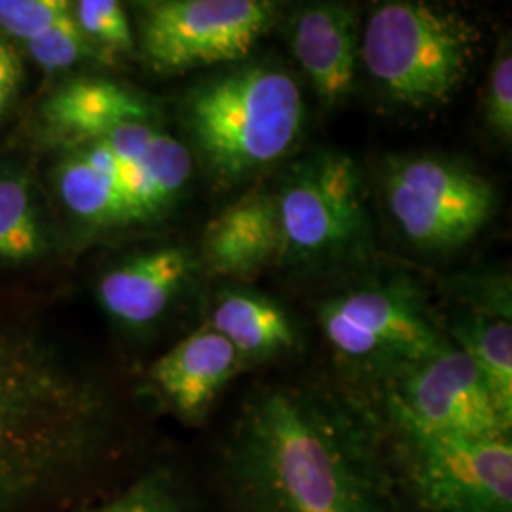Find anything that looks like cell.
Masks as SVG:
<instances>
[{"label": "cell", "instance_id": "3957f363", "mask_svg": "<svg viewBox=\"0 0 512 512\" xmlns=\"http://www.w3.org/2000/svg\"><path fill=\"white\" fill-rule=\"evenodd\" d=\"M192 152L154 122H133L67 148L54 171L63 207L93 230L165 217L192 177Z\"/></svg>", "mask_w": 512, "mask_h": 512}, {"label": "cell", "instance_id": "44dd1931", "mask_svg": "<svg viewBox=\"0 0 512 512\" xmlns=\"http://www.w3.org/2000/svg\"><path fill=\"white\" fill-rule=\"evenodd\" d=\"M27 54L46 73L71 69L93 54V48L74 19L73 10L57 19L50 29L25 44Z\"/></svg>", "mask_w": 512, "mask_h": 512}, {"label": "cell", "instance_id": "cb8c5ba5", "mask_svg": "<svg viewBox=\"0 0 512 512\" xmlns=\"http://www.w3.org/2000/svg\"><path fill=\"white\" fill-rule=\"evenodd\" d=\"M71 10L73 4L67 0H0L2 37L27 44Z\"/></svg>", "mask_w": 512, "mask_h": 512}, {"label": "cell", "instance_id": "ffe728a7", "mask_svg": "<svg viewBox=\"0 0 512 512\" xmlns=\"http://www.w3.org/2000/svg\"><path fill=\"white\" fill-rule=\"evenodd\" d=\"M73 14L90 46L105 52H129L135 44L128 12L116 0H80Z\"/></svg>", "mask_w": 512, "mask_h": 512}, {"label": "cell", "instance_id": "ac0fdd59", "mask_svg": "<svg viewBox=\"0 0 512 512\" xmlns=\"http://www.w3.org/2000/svg\"><path fill=\"white\" fill-rule=\"evenodd\" d=\"M52 245V226L31 177L16 165H0V264H33Z\"/></svg>", "mask_w": 512, "mask_h": 512}, {"label": "cell", "instance_id": "8fae6325", "mask_svg": "<svg viewBox=\"0 0 512 512\" xmlns=\"http://www.w3.org/2000/svg\"><path fill=\"white\" fill-rule=\"evenodd\" d=\"M410 476L433 512H512L511 435L406 439Z\"/></svg>", "mask_w": 512, "mask_h": 512}, {"label": "cell", "instance_id": "2e32d148", "mask_svg": "<svg viewBox=\"0 0 512 512\" xmlns=\"http://www.w3.org/2000/svg\"><path fill=\"white\" fill-rule=\"evenodd\" d=\"M241 368L232 344L205 325L162 355L148 378L175 414L184 420H202Z\"/></svg>", "mask_w": 512, "mask_h": 512}, {"label": "cell", "instance_id": "5bb4252c", "mask_svg": "<svg viewBox=\"0 0 512 512\" xmlns=\"http://www.w3.org/2000/svg\"><path fill=\"white\" fill-rule=\"evenodd\" d=\"M283 253L275 192L256 186L205 226L202 258L213 274L251 279Z\"/></svg>", "mask_w": 512, "mask_h": 512}, {"label": "cell", "instance_id": "277c9868", "mask_svg": "<svg viewBox=\"0 0 512 512\" xmlns=\"http://www.w3.org/2000/svg\"><path fill=\"white\" fill-rule=\"evenodd\" d=\"M183 120L213 179L245 183L293 150L304 126V95L285 67L245 63L186 93Z\"/></svg>", "mask_w": 512, "mask_h": 512}, {"label": "cell", "instance_id": "e0dca14e", "mask_svg": "<svg viewBox=\"0 0 512 512\" xmlns=\"http://www.w3.org/2000/svg\"><path fill=\"white\" fill-rule=\"evenodd\" d=\"M209 327L232 344L243 366L277 357L296 344L289 311L268 296L247 291L220 294Z\"/></svg>", "mask_w": 512, "mask_h": 512}, {"label": "cell", "instance_id": "4fadbf2b", "mask_svg": "<svg viewBox=\"0 0 512 512\" xmlns=\"http://www.w3.org/2000/svg\"><path fill=\"white\" fill-rule=\"evenodd\" d=\"M196 270L198 260L188 247H154L124 258L101 275L97 298L120 327L147 329L164 317Z\"/></svg>", "mask_w": 512, "mask_h": 512}, {"label": "cell", "instance_id": "52a82bcc", "mask_svg": "<svg viewBox=\"0 0 512 512\" xmlns=\"http://www.w3.org/2000/svg\"><path fill=\"white\" fill-rule=\"evenodd\" d=\"M389 217L404 239L427 253L467 245L495 211L494 184L456 156H393L382 171Z\"/></svg>", "mask_w": 512, "mask_h": 512}, {"label": "cell", "instance_id": "9a60e30c", "mask_svg": "<svg viewBox=\"0 0 512 512\" xmlns=\"http://www.w3.org/2000/svg\"><path fill=\"white\" fill-rule=\"evenodd\" d=\"M46 131L67 148L92 143L133 122H154L145 95L109 78H73L44 101L40 112Z\"/></svg>", "mask_w": 512, "mask_h": 512}, {"label": "cell", "instance_id": "603a6c76", "mask_svg": "<svg viewBox=\"0 0 512 512\" xmlns=\"http://www.w3.org/2000/svg\"><path fill=\"white\" fill-rule=\"evenodd\" d=\"M484 124L497 141L512 143V48L511 38L503 37L495 48L492 69L484 92Z\"/></svg>", "mask_w": 512, "mask_h": 512}, {"label": "cell", "instance_id": "7a4b0ae2", "mask_svg": "<svg viewBox=\"0 0 512 512\" xmlns=\"http://www.w3.org/2000/svg\"><path fill=\"white\" fill-rule=\"evenodd\" d=\"M105 403L42 336L0 319V512L90 458Z\"/></svg>", "mask_w": 512, "mask_h": 512}, {"label": "cell", "instance_id": "30bf717a", "mask_svg": "<svg viewBox=\"0 0 512 512\" xmlns=\"http://www.w3.org/2000/svg\"><path fill=\"white\" fill-rule=\"evenodd\" d=\"M387 387L391 416L406 439L511 435V416L452 342L387 378Z\"/></svg>", "mask_w": 512, "mask_h": 512}, {"label": "cell", "instance_id": "9c48e42d", "mask_svg": "<svg viewBox=\"0 0 512 512\" xmlns=\"http://www.w3.org/2000/svg\"><path fill=\"white\" fill-rule=\"evenodd\" d=\"M268 0H154L139 4V42L152 71L234 65L274 25Z\"/></svg>", "mask_w": 512, "mask_h": 512}, {"label": "cell", "instance_id": "5b68a950", "mask_svg": "<svg viewBox=\"0 0 512 512\" xmlns=\"http://www.w3.org/2000/svg\"><path fill=\"white\" fill-rule=\"evenodd\" d=\"M478 44L476 25L458 10L391 0L372 8L361 27V63L391 103L437 109L465 84Z\"/></svg>", "mask_w": 512, "mask_h": 512}, {"label": "cell", "instance_id": "d4e9b609", "mask_svg": "<svg viewBox=\"0 0 512 512\" xmlns=\"http://www.w3.org/2000/svg\"><path fill=\"white\" fill-rule=\"evenodd\" d=\"M23 84V61L16 46L0 37V120L14 103Z\"/></svg>", "mask_w": 512, "mask_h": 512}, {"label": "cell", "instance_id": "8992f818", "mask_svg": "<svg viewBox=\"0 0 512 512\" xmlns=\"http://www.w3.org/2000/svg\"><path fill=\"white\" fill-rule=\"evenodd\" d=\"M281 258L327 268L368 251L370 217L363 173L340 150H317L291 165L275 190Z\"/></svg>", "mask_w": 512, "mask_h": 512}, {"label": "cell", "instance_id": "6da1fadb", "mask_svg": "<svg viewBox=\"0 0 512 512\" xmlns=\"http://www.w3.org/2000/svg\"><path fill=\"white\" fill-rule=\"evenodd\" d=\"M239 512H395L376 442L348 410L293 385L256 391L226 450Z\"/></svg>", "mask_w": 512, "mask_h": 512}, {"label": "cell", "instance_id": "ba28073f", "mask_svg": "<svg viewBox=\"0 0 512 512\" xmlns=\"http://www.w3.org/2000/svg\"><path fill=\"white\" fill-rule=\"evenodd\" d=\"M319 323L342 359L385 380L448 342L418 287L401 277L334 294L319 306Z\"/></svg>", "mask_w": 512, "mask_h": 512}, {"label": "cell", "instance_id": "d6986e66", "mask_svg": "<svg viewBox=\"0 0 512 512\" xmlns=\"http://www.w3.org/2000/svg\"><path fill=\"white\" fill-rule=\"evenodd\" d=\"M448 332L452 344L475 363L505 414L512 418L511 317L465 311L450 321Z\"/></svg>", "mask_w": 512, "mask_h": 512}, {"label": "cell", "instance_id": "7402d4cb", "mask_svg": "<svg viewBox=\"0 0 512 512\" xmlns=\"http://www.w3.org/2000/svg\"><path fill=\"white\" fill-rule=\"evenodd\" d=\"M90 512H202L164 473L139 478L124 494Z\"/></svg>", "mask_w": 512, "mask_h": 512}, {"label": "cell", "instance_id": "7c38bea8", "mask_svg": "<svg viewBox=\"0 0 512 512\" xmlns=\"http://www.w3.org/2000/svg\"><path fill=\"white\" fill-rule=\"evenodd\" d=\"M294 59L325 109L348 99L361 63L359 10L342 2L302 6L289 23Z\"/></svg>", "mask_w": 512, "mask_h": 512}]
</instances>
